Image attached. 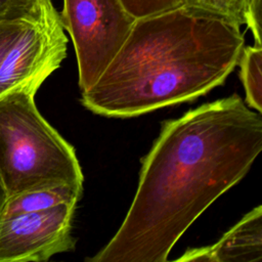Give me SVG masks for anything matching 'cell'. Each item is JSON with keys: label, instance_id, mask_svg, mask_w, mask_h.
<instances>
[{"label": "cell", "instance_id": "obj_1", "mask_svg": "<svg viewBox=\"0 0 262 262\" xmlns=\"http://www.w3.org/2000/svg\"><path fill=\"white\" fill-rule=\"evenodd\" d=\"M262 150V116L234 93L163 122L136 192L90 262H165L186 229L236 184Z\"/></svg>", "mask_w": 262, "mask_h": 262}, {"label": "cell", "instance_id": "obj_13", "mask_svg": "<svg viewBox=\"0 0 262 262\" xmlns=\"http://www.w3.org/2000/svg\"><path fill=\"white\" fill-rule=\"evenodd\" d=\"M38 3L34 0H0V20L25 16L31 13Z\"/></svg>", "mask_w": 262, "mask_h": 262}, {"label": "cell", "instance_id": "obj_7", "mask_svg": "<svg viewBox=\"0 0 262 262\" xmlns=\"http://www.w3.org/2000/svg\"><path fill=\"white\" fill-rule=\"evenodd\" d=\"M262 259V206L247 213L214 245L187 250L176 261L259 262Z\"/></svg>", "mask_w": 262, "mask_h": 262}, {"label": "cell", "instance_id": "obj_9", "mask_svg": "<svg viewBox=\"0 0 262 262\" xmlns=\"http://www.w3.org/2000/svg\"><path fill=\"white\" fill-rule=\"evenodd\" d=\"M261 4L262 0H183L185 7L221 16L241 27L247 26L255 44L262 46Z\"/></svg>", "mask_w": 262, "mask_h": 262}, {"label": "cell", "instance_id": "obj_12", "mask_svg": "<svg viewBox=\"0 0 262 262\" xmlns=\"http://www.w3.org/2000/svg\"><path fill=\"white\" fill-rule=\"evenodd\" d=\"M36 6V8L29 14L13 18V19H6V20H0V66L2 63V60L4 59L7 51L12 46V44L15 42L26 25L28 24L31 16L34 14L36 9L38 8L39 4Z\"/></svg>", "mask_w": 262, "mask_h": 262}, {"label": "cell", "instance_id": "obj_8", "mask_svg": "<svg viewBox=\"0 0 262 262\" xmlns=\"http://www.w3.org/2000/svg\"><path fill=\"white\" fill-rule=\"evenodd\" d=\"M83 187L70 184L47 186L23 191L7 196L0 217L45 210L60 204H77L82 198Z\"/></svg>", "mask_w": 262, "mask_h": 262}, {"label": "cell", "instance_id": "obj_6", "mask_svg": "<svg viewBox=\"0 0 262 262\" xmlns=\"http://www.w3.org/2000/svg\"><path fill=\"white\" fill-rule=\"evenodd\" d=\"M77 204L0 217V262H43L75 249L72 219Z\"/></svg>", "mask_w": 262, "mask_h": 262}, {"label": "cell", "instance_id": "obj_2", "mask_svg": "<svg viewBox=\"0 0 262 262\" xmlns=\"http://www.w3.org/2000/svg\"><path fill=\"white\" fill-rule=\"evenodd\" d=\"M244 46L241 26L184 5L136 19L81 102L100 116L132 118L193 100L224 83Z\"/></svg>", "mask_w": 262, "mask_h": 262}, {"label": "cell", "instance_id": "obj_5", "mask_svg": "<svg viewBox=\"0 0 262 262\" xmlns=\"http://www.w3.org/2000/svg\"><path fill=\"white\" fill-rule=\"evenodd\" d=\"M68 37L52 3L41 2L0 66V97L14 91L36 94L67 57Z\"/></svg>", "mask_w": 262, "mask_h": 262}, {"label": "cell", "instance_id": "obj_15", "mask_svg": "<svg viewBox=\"0 0 262 262\" xmlns=\"http://www.w3.org/2000/svg\"><path fill=\"white\" fill-rule=\"evenodd\" d=\"M36 2H44V3H52L51 0H34Z\"/></svg>", "mask_w": 262, "mask_h": 262}, {"label": "cell", "instance_id": "obj_14", "mask_svg": "<svg viewBox=\"0 0 262 262\" xmlns=\"http://www.w3.org/2000/svg\"><path fill=\"white\" fill-rule=\"evenodd\" d=\"M6 199H7V193H6V190H5V188L1 182V179H0V213H1V210L3 208V205L6 201Z\"/></svg>", "mask_w": 262, "mask_h": 262}, {"label": "cell", "instance_id": "obj_4", "mask_svg": "<svg viewBox=\"0 0 262 262\" xmlns=\"http://www.w3.org/2000/svg\"><path fill=\"white\" fill-rule=\"evenodd\" d=\"M59 18L75 48L81 91L98 79L136 20L121 0H62Z\"/></svg>", "mask_w": 262, "mask_h": 262}, {"label": "cell", "instance_id": "obj_10", "mask_svg": "<svg viewBox=\"0 0 262 262\" xmlns=\"http://www.w3.org/2000/svg\"><path fill=\"white\" fill-rule=\"evenodd\" d=\"M237 64L248 106L262 113V46H244Z\"/></svg>", "mask_w": 262, "mask_h": 262}, {"label": "cell", "instance_id": "obj_11", "mask_svg": "<svg viewBox=\"0 0 262 262\" xmlns=\"http://www.w3.org/2000/svg\"><path fill=\"white\" fill-rule=\"evenodd\" d=\"M125 9L135 18H143L183 5V0H121Z\"/></svg>", "mask_w": 262, "mask_h": 262}, {"label": "cell", "instance_id": "obj_3", "mask_svg": "<svg viewBox=\"0 0 262 262\" xmlns=\"http://www.w3.org/2000/svg\"><path fill=\"white\" fill-rule=\"evenodd\" d=\"M0 179L7 196L61 184L83 187L74 146L42 117L34 93L0 97Z\"/></svg>", "mask_w": 262, "mask_h": 262}]
</instances>
